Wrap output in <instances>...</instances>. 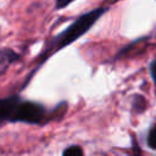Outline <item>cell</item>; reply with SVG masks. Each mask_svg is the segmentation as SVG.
<instances>
[{
    "label": "cell",
    "mask_w": 156,
    "mask_h": 156,
    "mask_svg": "<svg viewBox=\"0 0 156 156\" xmlns=\"http://www.w3.org/2000/svg\"><path fill=\"white\" fill-rule=\"evenodd\" d=\"M107 11V7H98L89 12L83 13L77 20H74L65 30L57 34L49 44V46L44 50L41 55V61H45L50 55L56 51H60L67 45H71L76 40H78L82 35H84L96 22Z\"/></svg>",
    "instance_id": "cell-1"
},
{
    "label": "cell",
    "mask_w": 156,
    "mask_h": 156,
    "mask_svg": "<svg viewBox=\"0 0 156 156\" xmlns=\"http://www.w3.org/2000/svg\"><path fill=\"white\" fill-rule=\"evenodd\" d=\"M48 111L43 104L37 101L20 99L13 112L12 123H27V124H43L46 122Z\"/></svg>",
    "instance_id": "cell-2"
},
{
    "label": "cell",
    "mask_w": 156,
    "mask_h": 156,
    "mask_svg": "<svg viewBox=\"0 0 156 156\" xmlns=\"http://www.w3.org/2000/svg\"><path fill=\"white\" fill-rule=\"evenodd\" d=\"M20 99L21 98L18 95L0 99V127H2L5 123H12L15 107Z\"/></svg>",
    "instance_id": "cell-3"
},
{
    "label": "cell",
    "mask_w": 156,
    "mask_h": 156,
    "mask_svg": "<svg viewBox=\"0 0 156 156\" xmlns=\"http://www.w3.org/2000/svg\"><path fill=\"white\" fill-rule=\"evenodd\" d=\"M18 58H20V55L11 49L0 50V73H2L7 68V66H10L12 62L17 61Z\"/></svg>",
    "instance_id": "cell-4"
},
{
    "label": "cell",
    "mask_w": 156,
    "mask_h": 156,
    "mask_svg": "<svg viewBox=\"0 0 156 156\" xmlns=\"http://www.w3.org/2000/svg\"><path fill=\"white\" fill-rule=\"evenodd\" d=\"M83 150L80 146L78 145H72V146H68L67 149L63 150L62 155L63 156H83Z\"/></svg>",
    "instance_id": "cell-5"
},
{
    "label": "cell",
    "mask_w": 156,
    "mask_h": 156,
    "mask_svg": "<svg viewBox=\"0 0 156 156\" xmlns=\"http://www.w3.org/2000/svg\"><path fill=\"white\" fill-rule=\"evenodd\" d=\"M147 146L151 150H156V124H154L147 134Z\"/></svg>",
    "instance_id": "cell-6"
},
{
    "label": "cell",
    "mask_w": 156,
    "mask_h": 156,
    "mask_svg": "<svg viewBox=\"0 0 156 156\" xmlns=\"http://www.w3.org/2000/svg\"><path fill=\"white\" fill-rule=\"evenodd\" d=\"M133 107H135L138 112L144 111L145 107H146V101H145V99H144L141 95H136V96L134 98V101H133Z\"/></svg>",
    "instance_id": "cell-7"
},
{
    "label": "cell",
    "mask_w": 156,
    "mask_h": 156,
    "mask_svg": "<svg viewBox=\"0 0 156 156\" xmlns=\"http://www.w3.org/2000/svg\"><path fill=\"white\" fill-rule=\"evenodd\" d=\"M74 0H56V4H55V9L56 10H62L65 9L66 6H68L71 2H73Z\"/></svg>",
    "instance_id": "cell-8"
},
{
    "label": "cell",
    "mask_w": 156,
    "mask_h": 156,
    "mask_svg": "<svg viewBox=\"0 0 156 156\" xmlns=\"http://www.w3.org/2000/svg\"><path fill=\"white\" fill-rule=\"evenodd\" d=\"M149 69H150V74H151V78L154 80V84L156 87V58L151 61V63L149 66Z\"/></svg>",
    "instance_id": "cell-9"
}]
</instances>
